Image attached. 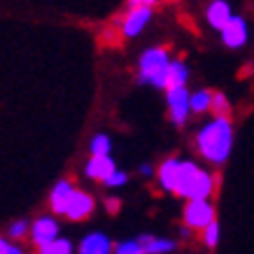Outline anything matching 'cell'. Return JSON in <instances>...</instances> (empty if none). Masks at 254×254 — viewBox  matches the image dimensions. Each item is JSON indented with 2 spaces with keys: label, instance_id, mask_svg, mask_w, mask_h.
<instances>
[{
  "label": "cell",
  "instance_id": "1",
  "mask_svg": "<svg viewBox=\"0 0 254 254\" xmlns=\"http://www.w3.org/2000/svg\"><path fill=\"white\" fill-rule=\"evenodd\" d=\"M231 145H233V131L229 119H215L208 126H203L198 135H196L198 152L212 163L226 161V156L231 154Z\"/></svg>",
  "mask_w": 254,
  "mask_h": 254
},
{
  "label": "cell",
  "instance_id": "2",
  "mask_svg": "<svg viewBox=\"0 0 254 254\" xmlns=\"http://www.w3.org/2000/svg\"><path fill=\"white\" fill-rule=\"evenodd\" d=\"M170 59L166 49H147L140 56L138 84H154L156 89H166L170 72Z\"/></svg>",
  "mask_w": 254,
  "mask_h": 254
},
{
  "label": "cell",
  "instance_id": "3",
  "mask_svg": "<svg viewBox=\"0 0 254 254\" xmlns=\"http://www.w3.org/2000/svg\"><path fill=\"white\" fill-rule=\"evenodd\" d=\"M185 224L187 229H208L215 224V208L208 200H187L185 205Z\"/></svg>",
  "mask_w": 254,
  "mask_h": 254
},
{
  "label": "cell",
  "instance_id": "4",
  "mask_svg": "<svg viewBox=\"0 0 254 254\" xmlns=\"http://www.w3.org/2000/svg\"><path fill=\"white\" fill-rule=\"evenodd\" d=\"M166 100H168L170 119H173L177 126H182V124L187 122L189 112H191V93L187 91V86L185 89H173V91H168Z\"/></svg>",
  "mask_w": 254,
  "mask_h": 254
},
{
  "label": "cell",
  "instance_id": "5",
  "mask_svg": "<svg viewBox=\"0 0 254 254\" xmlns=\"http://www.w3.org/2000/svg\"><path fill=\"white\" fill-rule=\"evenodd\" d=\"M31 238L38 247H47L52 245L54 240H59V224H56L54 217H38L33 222Z\"/></svg>",
  "mask_w": 254,
  "mask_h": 254
},
{
  "label": "cell",
  "instance_id": "6",
  "mask_svg": "<svg viewBox=\"0 0 254 254\" xmlns=\"http://www.w3.org/2000/svg\"><path fill=\"white\" fill-rule=\"evenodd\" d=\"M93 208H96V203H93L91 196H89V193H84V191H79V189H75V193L70 196L65 217H68V219H72V222H82V219H86V217L91 215Z\"/></svg>",
  "mask_w": 254,
  "mask_h": 254
},
{
  "label": "cell",
  "instance_id": "7",
  "mask_svg": "<svg viewBox=\"0 0 254 254\" xmlns=\"http://www.w3.org/2000/svg\"><path fill=\"white\" fill-rule=\"evenodd\" d=\"M200 175V168L196 166L193 161H182L180 163V177H177V189L175 193L185 196L187 200H191V193H193V185Z\"/></svg>",
  "mask_w": 254,
  "mask_h": 254
},
{
  "label": "cell",
  "instance_id": "8",
  "mask_svg": "<svg viewBox=\"0 0 254 254\" xmlns=\"http://www.w3.org/2000/svg\"><path fill=\"white\" fill-rule=\"evenodd\" d=\"M222 40L226 47H231V49H238L247 42V23L245 19H240V16H233L231 23L226 26L222 31Z\"/></svg>",
  "mask_w": 254,
  "mask_h": 254
},
{
  "label": "cell",
  "instance_id": "9",
  "mask_svg": "<svg viewBox=\"0 0 254 254\" xmlns=\"http://www.w3.org/2000/svg\"><path fill=\"white\" fill-rule=\"evenodd\" d=\"M149 16H152V9L149 7H133L128 14L124 16V26L122 31L124 35H128V38H135L142 28H145V23L149 21Z\"/></svg>",
  "mask_w": 254,
  "mask_h": 254
},
{
  "label": "cell",
  "instance_id": "10",
  "mask_svg": "<svg viewBox=\"0 0 254 254\" xmlns=\"http://www.w3.org/2000/svg\"><path fill=\"white\" fill-rule=\"evenodd\" d=\"M115 173H117L115 161H112L110 156H91L89 163H86V175L91 177V180H100L103 185H105Z\"/></svg>",
  "mask_w": 254,
  "mask_h": 254
},
{
  "label": "cell",
  "instance_id": "11",
  "mask_svg": "<svg viewBox=\"0 0 254 254\" xmlns=\"http://www.w3.org/2000/svg\"><path fill=\"white\" fill-rule=\"evenodd\" d=\"M72 193H75V187H72V182H68V180H61V182L52 189V193H49V205H52V210H54L56 215H65Z\"/></svg>",
  "mask_w": 254,
  "mask_h": 254
},
{
  "label": "cell",
  "instance_id": "12",
  "mask_svg": "<svg viewBox=\"0 0 254 254\" xmlns=\"http://www.w3.org/2000/svg\"><path fill=\"white\" fill-rule=\"evenodd\" d=\"M231 7H229V2H224V0H215V2H210L208 5V23L217 31H224L229 23H231Z\"/></svg>",
  "mask_w": 254,
  "mask_h": 254
},
{
  "label": "cell",
  "instance_id": "13",
  "mask_svg": "<svg viewBox=\"0 0 254 254\" xmlns=\"http://www.w3.org/2000/svg\"><path fill=\"white\" fill-rule=\"evenodd\" d=\"M110 252H112V243L103 233H89L82 240V245H79V254H110Z\"/></svg>",
  "mask_w": 254,
  "mask_h": 254
},
{
  "label": "cell",
  "instance_id": "14",
  "mask_svg": "<svg viewBox=\"0 0 254 254\" xmlns=\"http://www.w3.org/2000/svg\"><path fill=\"white\" fill-rule=\"evenodd\" d=\"M180 163L177 159H168V161L161 163L159 168V182L166 191H175L177 189V177H180Z\"/></svg>",
  "mask_w": 254,
  "mask_h": 254
},
{
  "label": "cell",
  "instance_id": "15",
  "mask_svg": "<svg viewBox=\"0 0 254 254\" xmlns=\"http://www.w3.org/2000/svg\"><path fill=\"white\" fill-rule=\"evenodd\" d=\"M138 243H140V247L145 250V254H166V252H170V250L175 247L173 240L154 238V236H140Z\"/></svg>",
  "mask_w": 254,
  "mask_h": 254
},
{
  "label": "cell",
  "instance_id": "16",
  "mask_svg": "<svg viewBox=\"0 0 254 254\" xmlns=\"http://www.w3.org/2000/svg\"><path fill=\"white\" fill-rule=\"evenodd\" d=\"M187 79H189V70H187V65L182 61H173V63H170L166 91H173V89H185Z\"/></svg>",
  "mask_w": 254,
  "mask_h": 254
},
{
  "label": "cell",
  "instance_id": "17",
  "mask_svg": "<svg viewBox=\"0 0 254 254\" xmlns=\"http://www.w3.org/2000/svg\"><path fill=\"white\" fill-rule=\"evenodd\" d=\"M212 98H215V93L208 91V89H200V91L191 93V112L203 115V112L212 110Z\"/></svg>",
  "mask_w": 254,
  "mask_h": 254
},
{
  "label": "cell",
  "instance_id": "18",
  "mask_svg": "<svg viewBox=\"0 0 254 254\" xmlns=\"http://www.w3.org/2000/svg\"><path fill=\"white\" fill-rule=\"evenodd\" d=\"M212 115L217 119H229L231 117V103L226 100L222 91H215V98H212Z\"/></svg>",
  "mask_w": 254,
  "mask_h": 254
},
{
  "label": "cell",
  "instance_id": "19",
  "mask_svg": "<svg viewBox=\"0 0 254 254\" xmlns=\"http://www.w3.org/2000/svg\"><path fill=\"white\" fill-rule=\"evenodd\" d=\"M110 149H112V142H110L108 135L98 133V135L91 140V156H108Z\"/></svg>",
  "mask_w": 254,
  "mask_h": 254
},
{
  "label": "cell",
  "instance_id": "20",
  "mask_svg": "<svg viewBox=\"0 0 254 254\" xmlns=\"http://www.w3.org/2000/svg\"><path fill=\"white\" fill-rule=\"evenodd\" d=\"M38 254H72V245H70V240L59 238V240H54L52 245L40 247Z\"/></svg>",
  "mask_w": 254,
  "mask_h": 254
},
{
  "label": "cell",
  "instance_id": "21",
  "mask_svg": "<svg viewBox=\"0 0 254 254\" xmlns=\"http://www.w3.org/2000/svg\"><path fill=\"white\" fill-rule=\"evenodd\" d=\"M203 243H205V245L208 247H215L217 243H219V224H210L208 229H205V231H203Z\"/></svg>",
  "mask_w": 254,
  "mask_h": 254
},
{
  "label": "cell",
  "instance_id": "22",
  "mask_svg": "<svg viewBox=\"0 0 254 254\" xmlns=\"http://www.w3.org/2000/svg\"><path fill=\"white\" fill-rule=\"evenodd\" d=\"M115 254H145V250L140 247L138 240H126L115 250Z\"/></svg>",
  "mask_w": 254,
  "mask_h": 254
},
{
  "label": "cell",
  "instance_id": "23",
  "mask_svg": "<svg viewBox=\"0 0 254 254\" xmlns=\"http://www.w3.org/2000/svg\"><path fill=\"white\" fill-rule=\"evenodd\" d=\"M26 231H28V224H26V219H16V222L9 224V236L12 238H23L26 236Z\"/></svg>",
  "mask_w": 254,
  "mask_h": 254
},
{
  "label": "cell",
  "instance_id": "24",
  "mask_svg": "<svg viewBox=\"0 0 254 254\" xmlns=\"http://www.w3.org/2000/svg\"><path fill=\"white\" fill-rule=\"evenodd\" d=\"M126 182H128V175H126V173H122V170H117L115 175H112L108 182H105V187H110V189H117V187H124Z\"/></svg>",
  "mask_w": 254,
  "mask_h": 254
},
{
  "label": "cell",
  "instance_id": "25",
  "mask_svg": "<svg viewBox=\"0 0 254 254\" xmlns=\"http://www.w3.org/2000/svg\"><path fill=\"white\" fill-rule=\"evenodd\" d=\"M0 254H23V252L16 245L7 243V240H0Z\"/></svg>",
  "mask_w": 254,
  "mask_h": 254
},
{
  "label": "cell",
  "instance_id": "26",
  "mask_svg": "<svg viewBox=\"0 0 254 254\" xmlns=\"http://www.w3.org/2000/svg\"><path fill=\"white\" fill-rule=\"evenodd\" d=\"M105 205H108V212L115 215V212H119V208H122V200L119 198H108L105 200Z\"/></svg>",
  "mask_w": 254,
  "mask_h": 254
},
{
  "label": "cell",
  "instance_id": "27",
  "mask_svg": "<svg viewBox=\"0 0 254 254\" xmlns=\"http://www.w3.org/2000/svg\"><path fill=\"white\" fill-rule=\"evenodd\" d=\"M140 173H142V175H152V173H154V168H152V166H149V163H145V166H142V168H140Z\"/></svg>",
  "mask_w": 254,
  "mask_h": 254
}]
</instances>
